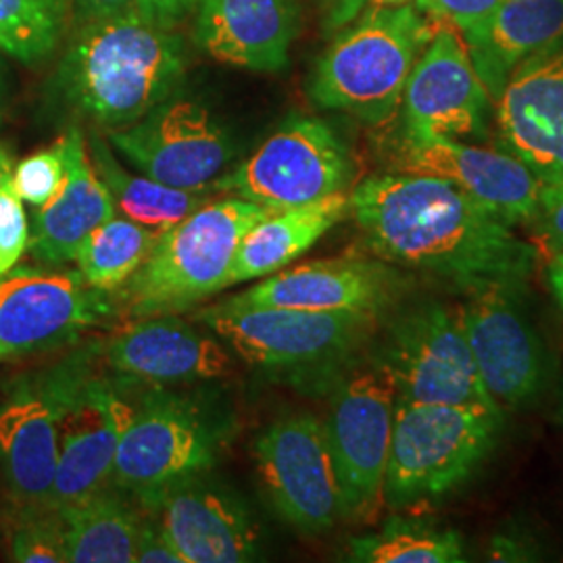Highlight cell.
I'll use <instances>...</instances> for the list:
<instances>
[{
	"mask_svg": "<svg viewBox=\"0 0 563 563\" xmlns=\"http://www.w3.org/2000/svg\"><path fill=\"white\" fill-rule=\"evenodd\" d=\"M367 246L388 263L428 272L463 292L526 288L539 253L451 181L420 174L369 176L349 195Z\"/></svg>",
	"mask_w": 563,
	"mask_h": 563,
	"instance_id": "obj_1",
	"label": "cell"
},
{
	"mask_svg": "<svg viewBox=\"0 0 563 563\" xmlns=\"http://www.w3.org/2000/svg\"><path fill=\"white\" fill-rule=\"evenodd\" d=\"M184 69L180 38L136 11L88 21L63 57L57 88L76 111L118 130L174 97Z\"/></svg>",
	"mask_w": 563,
	"mask_h": 563,
	"instance_id": "obj_2",
	"label": "cell"
},
{
	"mask_svg": "<svg viewBox=\"0 0 563 563\" xmlns=\"http://www.w3.org/2000/svg\"><path fill=\"white\" fill-rule=\"evenodd\" d=\"M437 30L439 25L411 4L365 13L349 23L316 63L309 80L311 101L369 125L390 120Z\"/></svg>",
	"mask_w": 563,
	"mask_h": 563,
	"instance_id": "obj_3",
	"label": "cell"
},
{
	"mask_svg": "<svg viewBox=\"0 0 563 563\" xmlns=\"http://www.w3.org/2000/svg\"><path fill=\"white\" fill-rule=\"evenodd\" d=\"M274 209L242 197L207 201L165 230L153 253L125 282L123 305L134 320L176 316L223 290L244 234Z\"/></svg>",
	"mask_w": 563,
	"mask_h": 563,
	"instance_id": "obj_4",
	"label": "cell"
},
{
	"mask_svg": "<svg viewBox=\"0 0 563 563\" xmlns=\"http://www.w3.org/2000/svg\"><path fill=\"white\" fill-rule=\"evenodd\" d=\"M504 409L428 405L397 397L384 501L409 507L462 486L497 443Z\"/></svg>",
	"mask_w": 563,
	"mask_h": 563,
	"instance_id": "obj_5",
	"label": "cell"
},
{
	"mask_svg": "<svg viewBox=\"0 0 563 563\" xmlns=\"http://www.w3.org/2000/svg\"><path fill=\"white\" fill-rule=\"evenodd\" d=\"M222 439V423L201 402L155 390L132 409L111 483L141 499L163 486L209 472L218 462Z\"/></svg>",
	"mask_w": 563,
	"mask_h": 563,
	"instance_id": "obj_6",
	"label": "cell"
},
{
	"mask_svg": "<svg viewBox=\"0 0 563 563\" xmlns=\"http://www.w3.org/2000/svg\"><path fill=\"white\" fill-rule=\"evenodd\" d=\"M351 157L339 134L322 120L292 115L213 190L280 211L344 192Z\"/></svg>",
	"mask_w": 563,
	"mask_h": 563,
	"instance_id": "obj_7",
	"label": "cell"
},
{
	"mask_svg": "<svg viewBox=\"0 0 563 563\" xmlns=\"http://www.w3.org/2000/svg\"><path fill=\"white\" fill-rule=\"evenodd\" d=\"M378 316L223 301L197 313L236 355L260 367H307L351 353Z\"/></svg>",
	"mask_w": 563,
	"mask_h": 563,
	"instance_id": "obj_8",
	"label": "cell"
},
{
	"mask_svg": "<svg viewBox=\"0 0 563 563\" xmlns=\"http://www.w3.org/2000/svg\"><path fill=\"white\" fill-rule=\"evenodd\" d=\"M397 384L383 362L336 390L325 426L341 490L342 518H369L384 501Z\"/></svg>",
	"mask_w": 563,
	"mask_h": 563,
	"instance_id": "obj_9",
	"label": "cell"
},
{
	"mask_svg": "<svg viewBox=\"0 0 563 563\" xmlns=\"http://www.w3.org/2000/svg\"><path fill=\"white\" fill-rule=\"evenodd\" d=\"M380 362L405 401L499 407L472 357L457 307L428 302L405 313L390 330Z\"/></svg>",
	"mask_w": 563,
	"mask_h": 563,
	"instance_id": "obj_10",
	"label": "cell"
},
{
	"mask_svg": "<svg viewBox=\"0 0 563 563\" xmlns=\"http://www.w3.org/2000/svg\"><path fill=\"white\" fill-rule=\"evenodd\" d=\"M107 139L141 174L181 190L209 188L236 153L205 104L174 97Z\"/></svg>",
	"mask_w": 563,
	"mask_h": 563,
	"instance_id": "obj_11",
	"label": "cell"
},
{
	"mask_svg": "<svg viewBox=\"0 0 563 563\" xmlns=\"http://www.w3.org/2000/svg\"><path fill=\"white\" fill-rule=\"evenodd\" d=\"M65 363L11 386L0 402V470L23 509H51L59 462V426L80 376Z\"/></svg>",
	"mask_w": 563,
	"mask_h": 563,
	"instance_id": "obj_12",
	"label": "cell"
},
{
	"mask_svg": "<svg viewBox=\"0 0 563 563\" xmlns=\"http://www.w3.org/2000/svg\"><path fill=\"white\" fill-rule=\"evenodd\" d=\"M253 455L272 504L290 526L318 534L342 518L325 426L316 416H288L267 426Z\"/></svg>",
	"mask_w": 563,
	"mask_h": 563,
	"instance_id": "obj_13",
	"label": "cell"
},
{
	"mask_svg": "<svg viewBox=\"0 0 563 563\" xmlns=\"http://www.w3.org/2000/svg\"><path fill=\"white\" fill-rule=\"evenodd\" d=\"M107 313L101 290L80 272L13 267L0 278V362L76 341Z\"/></svg>",
	"mask_w": 563,
	"mask_h": 563,
	"instance_id": "obj_14",
	"label": "cell"
},
{
	"mask_svg": "<svg viewBox=\"0 0 563 563\" xmlns=\"http://www.w3.org/2000/svg\"><path fill=\"white\" fill-rule=\"evenodd\" d=\"M493 99L453 27H439L416 63L401 101V139L484 136Z\"/></svg>",
	"mask_w": 563,
	"mask_h": 563,
	"instance_id": "obj_15",
	"label": "cell"
},
{
	"mask_svg": "<svg viewBox=\"0 0 563 563\" xmlns=\"http://www.w3.org/2000/svg\"><path fill=\"white\" fill-rule=\"evenodd\" d=\"M518 292L484 286L465 292V302L457 307L484 386L501 409L532 401L544 380L543 344L516 302Z\"/></svg>",
	"mask_w": 563,
	"mask_h": 563,
	"instance_id": "obj_16",
	"label": "cell"
},
{
	"mask_svg": "<svg viewBox=\"0 0 563 563\" xmlns=\"http://www.w3.org/2000/svg\"><path fill=\"white\" fill-rule=\"evenodd\" d=\"M184 563H241L260 558L262 532L241 499L205 474L141 497Z\"/></svg>",
	"mask_w": 563,
	"mask_h": 563,
	"instance_id": "obj_17",
	"label": "cell"
},
{
	"mask_svg": "<svg viewBox=\"0 0 563 563\" xmlns=\"http://www.w3.org/2000/svg\"><path fill=\"white\" fill-rule=\"evenodd\" d=\"M132 409L134 405L125 401L120 388L90 378L80 369L60 418L51 509L69 507L107 488Z\"/></svg>",
	"mask_w": 563,
	"mask_h": 563,
	"instance_id": "obj_18",
	"label": "cell"
},
{
	"mask_svg": "<svg viewBox=\"0 0 563 563\" xmlns=\"http://www.w3.org/2000/svg\"><path fill=\"white\" fill-rule=\"evenodd\" d=\"M397 165L402 174L451 181L509 225H528L537 211L541 180L509 151L457 139H401Z\"/></svg>",
	"mask_w": 563,
	"mask_h": 563,
	"instance_id": "obj_19",
	"label": "cell"
},
{
	"mask_svg": "<svg viewBox=\"0 0 563 563\" xmlns=\"http://www.w3.org/2000/svg\"><path fill=\"white\" fill-rule=\"evenodd\" d=\"M495 118L505 151L543 184L563 180V38L514 69Z\"/></svg>",
	"mask_w": 563,
	"mask_h": 563,
	"instance_id": "obj_20",
	"label": "cell"
},
{
	"mask_svg": "<svg viewBox=\"0 0 563 563\" xmlns=\"http://www.w3.org/2000/svg\"><path fill=\"white\" fill-rule=\"evenodd\" d=\"M401 290V278L384 262L323 260L284 267L228 301L380 316Z\"/></svg>",
	"mask_w": 563,
	"mask_h": 563,
	"instance_id": "obj_21",
	"label": "cell"
},
{
	"mask_svg": "<svg viewBox=\"0 0 563 563\" xmlns=\"http://www.w3.org/2000/svg\"><path fill=\"white\" fill-rule=\"evenodd\" d=\"M109 365L125 378L146 383H195L230 374L232 360L222 342L176 316L141 318L111 336Z\"/></svg>",
	"mask_w": 563,
	"mask_h": 563,
	"instance_id": "obj_22",
	"label": "cell"
},
{
	"mask_svg": "<svg viewBox=\"0 0 563 563\" xmlns=\"http://www.w3.org/2000/svg\"><path fill=\"white\" fill-rule=\"evenodd\" d=\"M299 21L297 0H201L195 38L213 59L276 74L288 65Z\"/></svg>",
	"mask_w": 563,
	"mask_h": 563,
	"instance_id": "obj_23",
	"label": "cell"
},
{
	"mask_svg": "<svg viewBox=\"0 0 563 563\" xmlns=\"http://www.w3.org/2000/svg\"><path fill=\"white\" fill-rule=\"evenodd\" d=\"M65 174L53 199L34 213L27 249L46 265L74 262L80 242L101 223L115 218L118 207L88 157L78 128L59 139Z\"/></svg>",
	"mask_w": 563,
	"mask_h": 563,
	"instance_id": "obj_24",
	"label": "cell"
},
{
	"mask_svg": "<svg viewBox=\"0 0 563 563\" xmlns=\"http://www.w3.org/2000/svg\"><path fill=\"white\" fill-rule=\"evenodd\" d=\"M349 213V195L336 192L322 201L272 211L242 239L225 276V288L239 282L265 278L307 253Z\"/></svg>",
	"mask_w": 563,
	"mask_h": 563,
	"instance_id": "obj_25",
	"label": "cell"
},
{
	"mask_svg": "<svg viewBox=\"0 0 563 563\" xmlns=\"http://www.w3.org/2000/svg\"><path fill=\"white\" fill-rule=\"evenodd\" d=\"M563 38V0H504L483 34L465 42L493 102L522 60Z\"/></svg>",
	"mask_w": 563,
	"mask_h": 563,
	"instance_id": "obj_26",
	"label": "cell"
},
{
	"mask_svg": "<svg viewBox=\"0 0 563 563\" xmlns=\"http://www.w3.org/2000/svg\"><path fill=\"white\" fill-rule=\"evenodd\" d=\"M57 511L67 562L136 563L142 520L118 495L102 488Z\"/></svg>",
	"mask_w": 563,
	"mask_h": 563,
	"instance_id": "obj_27",
	"label": "cell"
},
{
	"mask_svg": "<svg viewBox=\"0 0 563 563\" xmlns=\"http://www.w3.org/2000/svg\"><path fill=\"white\" fill-rule=\"evenodd\" d=\"M90 153L92 165L111 192L118 211L132 222L165 232L209 201L202 190H181L144 174L134 176L125 172L99 134L90 139Z\"/></svg>",
	"mask_w": 563,
	"mask_h": 563,
	"instance_id": "obj_28",
	"label": "cell"
},
{
	"mask_svg": "<svg viewBox=\"0 0 563 563\" xmlns=\"http://www.w3.org/2000/svg\"><path fill=\"white\" fill-rule=\"evenodd\" d=\"M162 234L159 230L115 216L80 242L74 262L78 263V272L88 286L109 292L136 274Z\"/></svg>",
	"mask_w": 563,
	"mask_h": 563,
	"instance_id": "obj_29",
	"label": "cell"
},
{
	"mask_svg": "<svg viewBox=\"0 0 563 563\" xmlns=\"http://www.w3.org/2000/svg\"><path fill=\"white\" fill-rule=\"evenodd\" d=\"M353 562L462 563V537L451 528L393 518L380 532L355 537L349 543Z\"/></svg>",
	"mask_w": 563,
	"mask_h": 563,
	"instance_id": "obj_30",
	"label": "cell"
},
{
	"mask_svg": "<svg viewBox=\"0 0 563 563\" xmlns=\"http://www.w3.org/2000/svg\"><path fill=\"white\" fill-rule=\"evenodd\" d=\"M63 0H0V51L34 65L48 59L63 34Z\"/></svg>",
	"mask_w": 563,
	"mask_h": 563,
	"instance_id": "obj_31",
	"label": "cell"
},
{
	"mask_svg": "<svg viewBox=\"0 0 563 563\" xmlns=\"http://www.w3.org/2000/svg\"><path fill=\"white\" fill-rule=\"evenodd\" d=\"M9 551L13 562H67L59 511L18 507L9 532Z\"/></svg>",
	"mask_w": 563,
	"mask_h": 563,
	"instance_id": "obj_32",
	"label": "cell"
},
{
	"mask_svg": "<svg viewBox=\"0 0 563 563\" xmlns=\"http://www.w3.org/2000/svg\"><path fill=\"white\" fill-rule=\"evenodd\" d=\"M63 174L65 163L60 155L59 142H55L51 148L25 157L11 174V180L21 201L38 209L51 201L53 195L59 190Z\"/></svg>",
	"mask_w": 563,
	"mask_h": 563,
	"instance_id": "obj_33",
	"label": "cell"
},
{
	"mask_svg": "<svg viewBox=\"0 0 563 563\" xmlns=\"http://www.w3.org/2000/svg\"><path fill=\"white\" fill-rule=\"evenodd\" d=\"M13 174V172H11ZM30 222L11 176L0 184V278L7 276L25 253Z\"/></svg>",
	"mask_w": 563,
	"mask_h": 563,
	"instance_id": "obj_34",
	"label": "cell"
},
{
	"mask_svg": "<svg viewBox=\"0 0 563 563\" xmlns=\"http://www.w3.org/2000/svg\"><path fill=\"white\" fill-rule=\"evenodd\" d=\"M530 242L539 257L563 253V180L541 181L537 211L528 222Z\"/></svg>",
	"mask_w": 563,
	"mask_h": 563,
	"instance_id": "obj_35",
	"label": "cell"
},
{
	"mask_svg": "<svg viewBox=\"0 0 563 563\" xmlns=\"http://www.w3.org/2000/svg\"><path fill=\"white\" fill-rule=\"evenodd\" d=\"M416 4L434 20L451 23L470 42L483 34L504 0H416Z\"/></svg>",
	"mask_w": 563,
	"mask_h": 563,
	"instance_id": "obj_36",
	"label": "cell"
},
{
	"mask_svg": "<svg viewBox=\"0 0 563 563\" xmlns=\"http://www.w3.org/2000/svg\"><path fill=\"white\" fill-rule=\"evenodd\" d=\"M136 563H184L159 522H142Z\"/></svg>",
	"mask_w": 563,
	"mask_h": 563,
	"instance_id": "obj_37",
	"label": "cell"
},
{
	"mask_svg": "<svg viewBox=\"0 0 563 563\" xmlns=\"http://www.w3.org/2000/svg\"><path fill=\"white\" fill-rule=\"evenodd\" d=\"M322 9L323 27L336 32L360 18L367 0H318Z\"/></svg>",
	"mask_w": 563,
	"mask_h": 563,
	"instance_id": "obj_38",
	"label": "cell"
},
{
	"mask_svg": "<svg viewBox=\"0 0 563 563\" xmlns=\"http://www.w3.org/2000/svg\"><path fill=\"white\" fill-rule=\"evenodd\" d=\"M139 11L144 18H148L159 25H172L174 21L186 15L197 0H136Z\"/></svg>",
	"mask_w": 563,
	"mask_h": 563,
	"instance_id": "obj_39",
	"label": "cell"
},
{
	"mask_svg": "<svg viewBox=\"0 0 563 563\" xmlns=\"http://www.w3.org/2000/svg\"><path fill=\"white\" fill-rule=\"evenodd\" d=\"M71 2L80 11V15L88 21L104 20V18H115V15L139 11L136 0H71Z\"/></svg>",
	"mask_w": 563,
	"mask_h": 563,
	"instance_id": "obj_40",
	"label": "cell"
},
{
	"mask_svg": "<svg viewBox=\"0 0 563 563\" xmlns=\"http://www.w3.org/2000/svg\"><path fill=\"white\" fill-rule=\"evenodd\" d=\"M490 560L493 562H523L526 558V551L518 541L514 539H505V537H497L493 544H490V551H488Z\"/></svg>",
	"mask_w": 563,
	"mask_h": 563,
	"instance_id": "obj_41",
	"label": "cell"
},
{
	"mask_svg": "<svg viewBox=\"0 0 563 563\" xmlns=\"http://www.w3.org/2000/svg\"><path fill=\"white\" fill-rule=\"evenodd\" d=\"M547 278L555 301L563 309V253H558L547 260Z\"/></svg>",
	"mask_w": 563,
	"mask_h": 563,
	"instance_id": "obj_42",
	"label": "cell"
},
{
	"mask_svg": "<svg viewBox=\"0 0 563 563\" xmlns=\"http://www.w3.org/2000/svg\"><path fill=\"white\" fill-rule=\"evenodd\" d=\"M11 172H13V162H11V155H9L7 146H4V144H0V184L4 181L7 176H11Z\"/></svg>",
	"mask_w": 563,
	"mask_h": 563,
	"instance_id": "obj_43",
	"label": "cell"
},
{
	"mask_svg": "<svg viewBox=\"0 0 563 563\" xmlns=\"http://www.w3.org/2000/svg\"><path fill=\"white\" fill-rule=\"evenodd\" d=\"M2 107H4V80H2V71H0V115H2Z\"/></svg>",
	"mask_w": 563,
	"mask_h": 563,
	"instance_id": "obj_44",
	"label": "cell"
},
{
	"mask_svg": "<svg viewBox=\"0 0 563 563\" xmlns=\"http://www.w3.org/2000/svg\"><path fill=\"white\" fill-rule=\"evenodd\" d=\"M378 2H383V4H388V7H399V4H407L409 0H378Z\"/></svg>",
	"mask_w": 563,
	"mask_h": 563,
	"instance_id": "obj_45",
	"label": "cell"
}]
</instances>
